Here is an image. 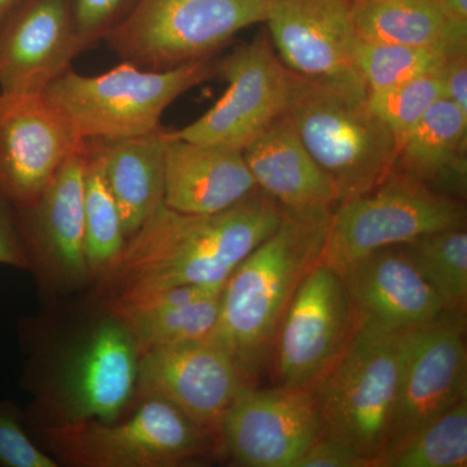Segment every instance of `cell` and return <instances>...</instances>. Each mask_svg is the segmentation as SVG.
I'll return each instance as SVG.
<instances>
[{
	"label": "cell",
	"mask_w": 467,
	"mask_h": 467,
	"mask_svg": "<svg viewBox=\"0 0 467 467\" xmlns=\"http://www.w3.org/2000/svg\"><path fill=\"white\" fill-rule=\"evenodd\" d=\"M284 217L260 189L218 213H182L162 204L101 276L109 306L175 285H225Z\"/></svg>",
	"instance_id": "1"
},
{
	"label": "cell",
	"mask_w": 467,
	"mask_h": 467,
	"mask_svg": "<svg viewBox=\"0 0 467 467\" xmlns=\"http://www.w3.org/2000/svg\"><path fill=\"white\" fill-rule=\"evenodd\" d=\"M331 214L285 212L281 226L227 279L209 339L230 353L250 383L272 353L295 292L321 261Z\"/></svg>",
	"instance_id": "2"
},
{
	"label": "cell",
	"mask_w": 467,
	"mask_h": 467,
	"mask_svg": "<svg viewBox=\"0 0 467 467\" xmlns=\"http://www.w3.org/2000/svg\"><path fill=\"white\" fill-rule=\"evenodd\" d=\"M284 116L330 175L339 202L376 189L396 168L398 143L371 110L368 86L355 69L296 75Z\"/></svg>",
	"instance_id": "3"
},
{
	"label": "cell",
	"mask_w": 467,
	"mask_h": 467,
	"mask_svg": "<svg viewBox=\"0 0 467 467\" xmlns=\"http://www.w3.org/2000/svg\"><path fill=\"white\" fill-rule=\"evenodd\" d=\"M410 331L356 324L348 343L312 387L322 434L373 461L391 432Z\"/></svg>",
	"instance_id": "4"
},
{
	"label": "cell",
	"mask_w": 467,
	"mask_h": 467,
	"mask_svg": "<svg viewBox=\"0 0 467 467\" xmlns=\"http://www.w3.org/2000/svg\"><path fill=\"white\" fill-rule=\"evenodd\" d=\"M213 58L168 70L122 61L101 75L70 69L43 92L82 140H124L159 130L165 110L184 92L216 76Z\"/></svg>",
	"instance_id": "5"
},
{
	"label": "cell",
	"mask_w": 467,
	"mask_h": 467,
	"mask_svg": "<svg viewBox=\"0 0 467 467\" xmlns=\"http://www.w3.org/2000/svg\"><path fill=\"white\" fill-rule=\"evenodd\" d=\"M125 420L57 422L41 435L57 459L77 467H173L201 459L205 434L180 409L160 398L135 399Z\"/></svg>",
	"instance_id": "6"
},
{
	"label": "cell",
	"mask_w": 467,
	"mask_h": 467,
	"mask_svg": "<svg viewBox=\"0 0 467 467\" xmlns=\"http://www.w3.org/2000/svg\"><path fill=\"white\" fill-rule=\"evenodd\" d=\"M465 225L461 199L395 168L376 189L337 205L319 263L342 275L371 252Z\"/></svg>",
	"instance_id": "7"
},
{
	"label": "cell",
	"mask_w": 467,
	"mask_h": 467,
	"mask_svg": "<svg viewBox=\"0 0 467 467\" xmlns=\"http://www.w3.org/2000/svg\"><path fill=\"white\" fill-rule=\"evenodd\" d=\"M269 0H138L106 42L125 63L149 70L213 58L236 33L265 23Z\"/></svg>",
	"instance_id": "8"
},
{
	"label": "cell",
	"mask_w": 467,
	"mask_h": 467,
	"mask_svg": "<svg viewBox=\"0 0 467 467\" xmlns=\"http://www.w3.org/2000/svg\"><path fill=\"white\" fill-rule=\"evenodd\" d=\"M216 76L227 88L204 115L171 137L187 142L218 144L244 150L290 104L296 75L285 66L269 36L239 46L216 63Z\"/></svg>",
	"instance_id": "9"
},
{
	"label": "cell",
	"mask_w": 467,
	"mask_h": 467,
	"mask_svg": "<svg viewBox=\"0 0 467 467\" xmlns=\"http://www.w3.org/2000/svg\"><path fill=\"white\" fill-rule=\"evenodd\" d=\"M140 349L119 319L91 326L70 347L55 380L60 422L121 417L137 391Z\"/></svg>",
	"instance_id": "10"
},
{
	"label": "cell",
	"mask_w": 467,
	"mask_h": 467,
	"mask_svg": "<svg viewBox=\"0 0 467 467\" xmlns=\"http://www.w3.org/2000/svg\"><path fill=\"white\" fill-rule=\"evenodd\" d=\"M321 434L312 389L248 384L221 420L218 441L236 465L295 467Z\"/></svg>",
	"instance_id": "11"
},
{
	"label": "cell",
	"mask_w": 467,
	"mask_h": 467,
	"mask_svg": "<svg viewBox=\"0 0 467 467\" xmlns=\"http://www.w3.org/2000/svg\"><path fill=\"white\" fill-rule=\"evenodd\" d=\"M84 142L45 94L0 90V193L17 211L36 202Z\"/></svg>",
	"instance_id": "12"
},
{
	"label": "cell",
	"mask_w": 467,
	"mask_h": 467,
	"mask_svg": "<svg viewBox=\"0 0 467 467\" xmlns=\"http://www.w3.org/2000/svg\"><path fill=\"white\" fill-rule=\"evenodd\" d=\"M248 384L230 353L208 337L140 353L134 400L171 402L218 441L221 420Z\"/></svg>",
	"instance_id": "13"
},
{
	"label": "cell",
	"mask_w": 467,
	"mask_h": 467,
	"mask_svg": "<svg viewBox=\"0 0 467 467\" xmlns=\"http://www.w3.org/2000/svg\"><path fill=\"white\" fill-rule=\"evenodd\" d=\"M342 276L318 263L303 279L276 334L281 386L312 389L355 330Z\"/></svg>",
	"instance_id": "14"
},
{
	"label": "cell",
	"mask_w": 467,
	"mask_h": 467,
	"mask_svg": "<svg viewBox=\"0 0 467 467\" xmlns=\"http://www.w3.org/2000/svg\"><path fill=\"white\" fill-rule=\"evenodd\" d=\"M465 330V312H444L411 331L387 444L467 398Z\"/></svg>",
	"instance_id": "15"
},
{
	"label": "cell",
	"mask_w": 467,
	"mask_h": 467,
	"mask_svg": "<svg viewBox=\"0 0 467 467\" xmlns=\"http://www.w3.org/2000/svg\"><path fill=\"white\" fill-rule=\"evenodd\" d=\"M85 159L84 142L61 164L36 202L17 211L32 267L60 287L92 279L85 256Z\"/></svg>",
	"instance_id": "16"
},
{
	"label": "cell",
	"mask_w": 467,
	"mask_h": 467,
	"mask_svg": "<svg viewBox=\"0 0 467 467\" xmlns=\"http://www.w3.org/2000/svg\"><path fill=\"white\" fill-rule=\"evenodd\" d=\"M84 51L73 0H26L0 29V90L43 94Z\"/></svg>",
	"instance_id": "17"
},
{
	"label": "cell",
	"mask_w": 467,
	"mask_h": 467,
	"mask_svg": "<svg viewBox=\"0 0 467 467\" xmlns=\"http://www.w3.org/2000/svg\"><path fill=\"white\" fill-rule=\"evenodd\" d=\"M339 275L356 324L410 331L445 312L404 244L371 252Z\"/></svg>",
	"instance_id": "18"
},
{
	"label": "cell",
	"mask_w": 467,
	"mask_h": 467,
	"mask_svg": "<svg viewBox=\"0 0 467 467\" xmlns=\"http://www.w3.org/2000/svg\"><path fill=\"white\" fill-rule=\"evenodd\" d=\"M265 24L276 55L295 75L355 69L352 0H269Z\"/></svg>",
	"instance_id": "19"
},
{
	"label": "cell",
	"mask_w": 467,
	"mask_h": 467,
	"mask_svg": "<svg viewBox=\"0 0 467 467\" xmlns=\"http://www.w3.org/2000/svg\"><path fill=\"white\" fill-rule=\"evenodd\" d=\"M164 204L190 214L233 207L259 190L243 150L187 142L168 131Z\"/></svg>",
	"instance_id": "20"
},
{
	"label": "cell",
	"mask_w": 467,
	"mask_h": 467,
	"mask_svg": "<svg viewBox=\"0 0 467 467\" xmlns=\"http://www.w3.org/2000/svg\"><path fill=\"white\" fill-rule=\"evenodd\" d=\"M257 187L288 213H330L339 204L330 175L285 116L243 150Z\"/></svg>",
	"instance_id": "21"
},
{
	"label": "cell",
	"mask_w": 467,
	"mask_h": 467,
	"mask_svg": "<svg viewBox=\"0 0 467 467\" xmlns=\"http://www.w3.org/2000/svg\"><path fill=\"white\" fill-rule=\"evenodd\" d=\"M92 140L128 241L164 204L168 131L159 129L140 137Z\"/></svg>",
	"instance_id": "22"
},
{
	"label": "cell",
	"mask_w": 467,
	"mask_h": 467,
	"mask_svg": "<svg viewBox=\"0 0 467 467\" xmlns=\"http://www.w3.org/2000/svg\"><path fill=\"white\" fill-rule=\"evenodd\" d=\"M467 116L441 99L399 147L396 168L414 175L436 192L465 198Z\"/></svg>",
	"instance_id": "23"
},
{
	"label": "cell",
	"mask_w": 467,
	"mask_h": 467,
	"mask_svg": "<svg viewBox=\"0 0 467 467\" xmlns=\"http://www.w3.org/2000/svg\"><path fill=\"white\" fill-rule=\"evenodd\" d=\"M352 18L364 41L436 47L444 54L448 23L441 0H352Z\"/></svg>",
	"instance_id": "24"
},
{
	"label": "cell",
	"mask_w": 467,
	"mask_h": 467,
	"mask_svg": "<svg viewBox=\"0 0 467 467\" xmlns=\"http://www.w3.org/2000/svg\"><path fill=\"white\" fill-rule=\"evenodd\" d=\"M467 398L393 439L373 467H466Z\"/></svg>",
	"instance_id": "25"
},
{
	"label": "cell",
	"mask_w": 467,
	"mask_h": 467,
	"mask_svg": "<svg viewBox=\"0 0 467 467\" xmlns=\"http://www.w3.org/2000/svg\"><path fill=\"white\" fill-rule=\"evenodd\" d=\"M85 256L91 278L100 279L124 250L126 235L104 175L99 150L92 140H85Z\"/></svg>",
	"instance_id": "26"
},
{
	"label": "cell",
	"mask_w": 467,
	"mask_h": 467,
	"mask_svg": "<svg viewBox=\"0 0 467 467\" xmlns=\"http://www.w3.org/2000/svg\"><path fill=\"white\" fill-rule=\"evenodd\" d=\"M441 301L445 312H465L467 233L465 227L439 230L404 244Z\"/></svg>",
	"instance_id": "27"
},
{
	"label": "cell",
	"mask_w": 467,
	"mask_h": 467,
	"mask_svg": "<svg viewBox=\"0 0 467 467\" xmlns=\"http://www.w3.org/2000/svg\"><path fill=\"white\" fill-rule=\"evenodd\" d=\"M221 295L171 308L131 313L117 319L134 337L140 355L160 347L208 339L220 318Z\"/></svg>",
	"instance_id": "28"
},
{
	"label": "cell",
	"mask_w": 467,
	"mask_h": 467,
	"mask_svg": "<svg viewBox=\"0 0 467 467\" xmlns=\"http://www.w3.org/2000/svg\"><path fill=\"white\" fill-rule=\"evenodd\" d=\"M352 60L368 91H379L441 69L447 57L436 47L370 42L358 36Z\"/></svg>",
	"instance_id": "29"
},
{
	"label": "cell",
	"mask_w": 467,
	"mask_h": 467,
	"mask_svg": "<svg viewBox=\"0 0 467 467\" xmlns=\"http://www.w3.org/2000/svg\"><path fill=\"white\" fill-rule=\"evenodd\" d=\"M441 99H445L442 67L386 90L368 91L371 110L391 130L398 147Z\"/></svg>",
	"instance_id": "30"
},
{
	"label": "cell",
	"mask_w": 467,
	"mask_h": 467,
	"mask_svg": "<svg viewBox=\"0 0 467 467\" xmlns=\"http://www.w3.org/2000/svg\"><path fill=\"white\" fill-rule=\"evenodd\" d=\"M138 0H73L77 33L84 50L106 41L130 16Z\"/></svg>",
	"instance_id": "31"
},
{
	"label": "cell",
	"mask_w": 467,
	"mask_h": 467,
	"mask_svg": "<svg viewBox=\"0 0 467 467\" xmlns=\"http://www.w3.org/2000/svg\"><path fill=\"white\" fill-rule=\"evenodd\" d=\"M0 465L57 467V461L39 450L21 425L16 407L0 402Z\"/></svg>",
	"instance_id": "32"
},
{
	"label": "cell",
	"mask_w": 467,
	"mask_h": 467,
	"mask_svg": "<svg viewBox=\"0 0 467 467\" xmlns=\"http://www.w3.org/2000/svg\"><path fill=\"white\" fill-rule=\"evenodd\" d=\"M0 265L30 269L29 252L17 209L0 193Z\"/></svg>",
	"instance_id": "33"
},
{
	"label": "cell",
	"mask_w": 467,
	"mask_h": 467,
	"mask_svg": "<svg viewBox=\"0 0 467 467\" xmlns=\"http://www.w3.org/2000/svg\"><path fill=\"white\" fill-rule=\"evenodd\" d=\"M295 467H371V462L346 442L321 434Z\"/></svg>",
	"instance_id": "34"
},
{
	"label": "cell",
	"mask_w": 467,
	"mask_h": 467,
	"mask_svg": "<svg viewBox=\"0 0 467 467\" xmlns=\"http://www.w3.org/2000/svg\"><path fill=\"white\" fill-rule=\"evenodd\" d=\"M444 98L467 116V52L447 57L442 67Z\"/></svg>",
	"instance_id": "35"
},
{
	"label": "cell",
	"mask_w": 467,
	"mask_h": 467,
	"mask_svg": "<svg viewBox=\"0 0 467 467\" xmlns=\"http://www.w3.org/2000/svg\"><path fill=\"white\" fill-rule=\"evenodd\" d=\"M448 23L467 26V0H441Z\"/></svg>",
	"instance_id": "36"
},
{
	"label": "cell",
	"mask_w": 467,
	"mask_h": 467,
	"mask_svg": "<svg viewBox=\"0 0 467 467\" xmlns=\"http://www.w3.org/2000/svg\"><path fill=\"white\" fill-rule=\"evenodd\" d=\"M26 0H0V29Z\"/></svg>",
	"instance_id": "37"
}]
</instances>
